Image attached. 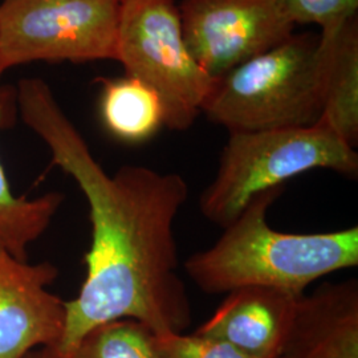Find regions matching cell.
<instances>
[{
    "mask_svg": "<svg viewBox=\"0 0 358 358\" xmlns=\"http://www.w3.org/2000/svg\"><path fill=\"white\" fill-rule=\"evenodd\" d=\"M282 187L255 195L211 247L185 263L206 294L257 285L301 296L321 278L358 266V227L317 234L273 230L267 222Z\"/></svg>",
    "mask_w": 358,
    "mask_h": 358,
    "instance_id": "2",
    "label": "cell"
},
{
    "mask_svg": "<svg viewBox=\"0 0 358 358\" xmlns=\"http://www.w3.org/2000/svg\"><path fill=\"white\" fill-rule=\"evenodd\" d=\"M115 62L155 92L171 130L192 127L217 81L187 50L174 0H121Z\"/></svg>",
    "mask_w": 358,
    "mask_h": 358,
    "instance_id": "5",
    "label": "cell"
},
{
    "mask_svg": "<svg viewBox=\"0 0 358 358\" xmlns=\"http://www.w3.org/2000/svg\"><path fill=\"white\" fill-rule=\"evenodd\" d=\"M155 346L159 358H255L226 341L196 333L155 334Z\"/></svg>",
    "mask_w": 358,
    "mask_h": 358,
    "instance_id": "16",
    "label": "cell"
},
{
    "mask_svg": "<svg viewBox=\"0 0 358 358\" xmlns=\"http://www.w3.org/2000/svg\"><path fill=\"white\" fill-rule=\"evenodd\" d=\"M23 358H63L59 356V353L53 348H38L32 352H29Z\"/></svg>",
    "mask_w": 358,
    "mask_h": 358,
    "instance_id": "17",
    "label": "cell"
},
{
    "mask_svg": "<svg viewBox=\"0 0 358 358\" xmlns=\"http://www.w3.org/2000/svg\"><path fill=\"white\" fill-rule=\"evenodd\" d=\"M57 276L50 262L31 264L0 245V358H23L59 345L66 306L48 291Z\"/></svg>",
    "mask_w": 358,
    "mask_h": 358,
    "instance_id": "8",
    "label": "cell"
},
{
    "mask_svg": "<svg viewBox=\"0 0 358 358\" xmlns=\"http://www.w3.org/2000/svg\"><path fill=\"white\" fill-rule=\"evenodd\" d=\"M320 35H291L217 78L202 113L232 131L307 128L322 115Z\"/></svg>",
    "mask_w": 358,
    "mask_h": 358,
    "instance_id": "3",
    "label": "cell"
},
{
    "mask_svg": "<svg viewBox=\"0 0 358 358\" xmlns=\"http://www.w3.org/2000/svg\"><path fill=\"white\" fill-rule=\"evenodd\" d=\"M178 11L187 50L214 78L280 44L294 27L275 0H182Z\"/></svg>",
    "mask_w": 358,
    "mask_h": 358,
    "instance_id": "7",
    "label": "cell"
},
{
    "mask_svg": "<svg viewBox=\"0 0 358 358\" xmlns=\"http://www.w3.org/2000/svg\"><path fill=\"white\" fill-rule=\"evenodd\" d=\"M322 115L319 122L350 148L358 143V22L346 20L331 32H321Z\"/></svg>",
    "mask_w": 358,
    "mask_h": 358,
    "instance_id": "11",
    "label": "cell"
},
{
    "mask_svg": "<svg viewBox=\"0 0 358 358\" xmlns=\"http://www.w3.org/2000/svg\"><path fill=\"white\" fill-rule=\"evenodd\" d=\"M121 0H3L0 68L115 60Z\"/></svg>",
    "mask_w": 358,
    "mask_h": 358,
    "instance_id": "6",
    "label": "cell"
},
{
    "mask_svg": "<svg viewBox=\"0 0 358 358\" xmlns=\"http://www.w3.org/2000/svg\"><path fill=\"white\" fill-rule=\"evenodd\" d=\"M16 96L23 122L90 206L87 275L76 297L65 301L64 332L55 350L69 358L88 333L124 319L140 321L155 334L183 332L192 306L178 272L174 227L189 196L186 180L145 166L108 174L45 81L23 78Z\"/></svg>",
    "mask_w": 358,
    "mask_h": 358,
    "instance_id": "1",
    "label": "cell"
},
{
    "mask_svg": "<svg viewBox=\"0 0 358 358\" xmlns=\"http://www.w3.org/2000/svg\"><path fill=\"white\" fill-rule=\"evenodd\" d=\"M69 358H159L155 333L140 321H110L88 333Z\"/></svg>",
    "mask_w": 358,
    "mask_h": 358,
    "instance_id": "14",
    "label": "cell"
},
{
    "mask_svg": "<svg viewBox=\"0 0 358 358\" xmlns=\"http://www.w3.org/2000/svg\"><path fill=\"white\" fill-rule=\"evenodd\" d=\"M300 296L268 287L231 291L194 333L217 338L255 358H280Z\"/></svg>",
    "mask_w": 358,
    "mask_h": 358,
    "instance_id": "9",
    "label": "cell"
},
{
    "mask_svg": "<svg viewBox=\"0 0 358 358\" xmlns=\"http://www.w3.org/2000/svg\"><path fill=\"white\" fill-rule=\"evenodd\" d=\"M16 88L0 84V130L13 128L17 117ZM64 195L50 192L36 198L16 196L0 162V245L28 260V247L51 226Z\"/></svg>",
    "mask_w": 358,
    "mask_h": 358,
    "instance_id": "12",
    "label": "cell"
},
{
    "mask_svg": "<svg viewBox=\"0 0 358 358\" xmlns=\"http://www.w3.org/2000/svg\"><path fill=\"white\" fill-rule=\"evenodd\" d=\"M3 73H4V72H3V71H1V68H0V78H1V75H3Z\"/></svg>",
    "mask_w": 358,
    "mask_h": 358,
    "instance_id": "18",
    "label": "cell"
},
{
    "mask_svg": "<svg viewBox=\"0 0 358 358\" xmlns=\"http://www.w3.org/2000/svg\"><path fill=\"white\" fill-rule=\"evenodd\" d=\"M280 358H358V282H324L303 294Z\"/></svg>",
    "mask_w": 358,
    "mask_h": 358,
    "instance_id": "10",
    "label": "cell"
},
{
    "mask_svg": "<svg viewBox=\"0 0 358 358\" xmlns=\"http://www.w3.org/2000/svg\"><path fill=\"white\" fill-rule=\"evenodd\" d=\"M284 17L292 24H317L331 32L356 16L358 0H275Z\"/></svg>",
    "mask_w": 358,
    "mask_h": 358,
    "instance_id": "15",
    "label": "cell"
},
{
    "mask_svg": "<svg viewBox=\"0 0 358 358\" xmlns=\"http://www.w3.org/2000/svg\"><path fill=\"white\" fill-rule=\"evenodd\" d=\"M100 113L106 130L128 143L146 141L165 127L158 96L134 77L103 81Z\"/></svg>",
    "mask_w": 358,
    "mask_h": 358,
    "instance_id": "13",
    "label": "cell"
},
{
    "mask_svg": "<svg viewBox=\"0 0 358 358\" xmlns=\"http://www.w3.org/2000/svg\"><path fill=\"white\" fill-rule=\"evenodd\" d=\"M316 169L356 178L357 152L321 122L307 128L232 131L217 176L201 195V213L224 229L257 194L282 187Z\"/></svg>",
    "mask_w": 358,
    "mask_h": 358,
    "instance_id": "4",
    "label": "cell"
}]
</instances>
